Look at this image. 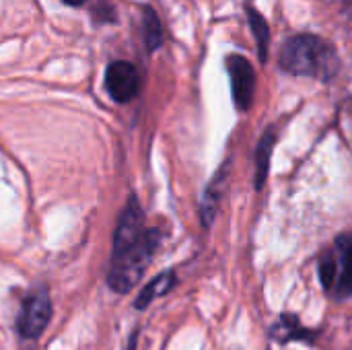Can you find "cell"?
Here are the masks:
<instances>
[{
    "mask_svg": "<svg viewBox=\"0 0 352 350\" xmlns=\"http://www.w3.org/2000/svg\"><path fill=\"white\" fill-rule=\"evenodd\" d=\"M336 278H338V264H336V252L330 250L322 256L320 260V281L322 285L326 287V291L332 293L334 285H336Z\"/></svg>",
    "mask_w": 352,
    "mask_h": 350,
    "instance_id": "7c38bea8",
    "label": "cell"
},
{
    "mask_svg": "<svg viewBox=\"0 0 352 350\" xmlns=\"http://www.w3.org/2000/svg\"><path fill=\"white\" fill-rule=\"evenodd\" d=\"M248 21H250L252 33L256 37V43H258L260 62H266L268 60V47H270V25L264 19V14L260 10H256L254 6H248Z\"/></svg>",
    "mask_w": 352,
    "mask_h": 350,
    "instance_id": "ba28073f",
    "label": "cell"
},
{
    "mask_svg": "<svg viewBox=\"0 0 352 350\" xmlns=\"http://www.w3.org/2000/svg\"><path fill=\"white\" fill-rule=\"evenodd\" d=\"M161 235L155 229L144 227V215L138 200L132 196L118 219L113 233L111 264L107 272V283L116 293H128L142 278L146 266L151 264Z\"/></svg>",
    "mask_w": 352,
    "mask_h": 350,
    "instance_id": "6da1fadb",
    "label": "cell"
},
{
    "mask_svg": "<svg viewBox=\"0 0 352 350\" xmlns=\"http://www.w3.org/2000/svg\"><path fill=\"white\" fill-rule=\"evenodd\" d=\"M50 318H52L50 293L45 289H39L27 297V301L21 309L19 322H16V330L27 340L39 338L41 332L45 330V326L50 324Z\"/></svg>",
    "mask_w": 352,
    "mask_h": 350,
    "instance_id": "3957f363",
    "label": "cell"
},
{
    "mask_svg": "<svg viewBox=\"0 0 352 350\" xmlns=\"http://www.w3.org/2000/svg\"><path fill=\"white\" fill-rule=\"evenodd\" d=\"M274 142H276V130L268 128L264 132V136L260 138L258 149H256V188L258 190L264 186V182L268 177V167H270V157H272Z\"/></svg>",
    "mask_w": 352,
    "mask_h": 350,
    "instance_id": "52a82bcc",
    "label": "cell"
},
{
    "mask_svg": "<svg viewBox=\"0 0 352 350\" xmlns=\"http://www.w3.org/2000/svg\"><path fill=\"white\" fill-rule=\"evenodd\" d=\"M227 72H229L231 95H233L235 107L239 111H248L254 101V91H256V72L250 60L241 54L227 56Z\"/></svg>",
    "mask_w": 352,
    "mask_h": 350,
    "instance_id": "277c9868",
    "label": "cell"
},
{
    "mask_svg": "<svg viewBox=\"0 0 352 350\" xmlns=\"http://www.w3.org/2000/svg\"><path fill=\"white\" fill-rule=\"evenodd\" d=\"M105 89L118 103L132 101L140 91V74L134 64L116 60L105 70Z\"/></svg>",
    "mask_w": 352,
    "mask_h": 350,
    "instance_id": "5b68a950",
    "label": "cell"
},
{
    "mask_svg": "<svg viewBox=\"0 0 352 350\" xmlns=\"http://www.w3.org/2000/svg\"><path fill=\"white\" fill-rule=\"evenodd\" d=\"M142 27H144V43L148 52H155L163 45V27L157 17V12L146 6L142 10Z\"/></svg>",
    "mask_w": 352,
    "mask_h": 350,
    "instance_id": "8fae6325",
    "label": "cell"
},
{
    "mask_svg": "<svg viewBox=\"0 0 352 350\" xmlns=\"http://www.w3.org/2000/svg\"><path fill=\"white\" fill-rule=\"evenodd\" d=\"M227 179V165L217 173V177L208 184L206 192H204V202H202V223L208 227L217 215L219 208V200H221V188L225 186Z\"/></svg>",
    "mask_w": 352,
    "mask_h": 350,
    "instance_id": "9c48e42d",
    "label": "cell"
},
{
    "mask_svg": "<svg viewBox=\"0 0 352 350\" xmlns=\"http://www.w3.org/2000/svg\"><path fill=\"white\" fill-rule=\"evenodd\" d=\"M283 70L297 76H311L330 80L340 66L336 47L324 37L311 33H299L289 37L280 47Z\"/></svg>",
    "mask_w": 352,
    "mask_h": 350,
    "instance_id": "7a4b0ae2",
    "label": "cell"
},
{
    "mask_svg": "<svg viewBox=\"0 0 352 350\" xmlns=\"http://www.w3.org/2000/svg\"><path fill=\"white\" fill-rule=\"evenodd\" d=\"M175 285V274L173 272H163L159 274L157 278H153L138 295L136 299V307L138 309H144L146 305H151L157 297H163L171 291V287Z\"/></svg>",
    "mask_w": 352,
    "mask_h": 350,
    "instance_id": "30bf717a",
    "label": "cell"
},
{
    "mask_svg": "<svg viewBox=\"0 0 352 350\" xmlns=\"http://www.w3.org/2000/svg\"><path fill=\"white\" fill-rule=\"evenodd\" d=\"M64 4H68V6H80V4H85L87 0H62Z\"/></svg>",
    "mask_w": 352,
    "mask_h": 350,
    "instance_id": "4fadbf2b",
    "label": "cell"
},
{
    "mask_svg": "<svg viewBox=\"0 0 352 350\" xmlns=\"http://www.w3.org/2000/svg\"><path fill=\"white\" fill-rule=\"evenodd\" d=\"M336 264H338V278L332 289L336 299H346L352 295V233H342L336 243Z\"/></svg>",
    "mask_w": 352,
    "mask_h": 350,
    "instance_id": "8992f818",
    "label": "cell"
}]
</instances>
